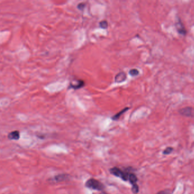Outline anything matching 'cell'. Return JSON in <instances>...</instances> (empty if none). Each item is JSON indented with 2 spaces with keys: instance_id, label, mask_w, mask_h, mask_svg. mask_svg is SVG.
Instances as JSON below:
<instances>
[{
  "instance_id": "1",
  "label": "cell",
  "mask_w": 194,
  "mask_h": 194,
  "mask_svg": "<svg viewBox=\"0 0 194 194\" xmlns=\"http://www.w3.org/2000/svg\"><path fill=\"white\" fill-rule=\"evenodd\" d=\"M85 187L97 191H102L105 188L104 184L101 182L94 178H91L86 182Z\"/></svg>"
},
{
  "instance_id": "2",
  "label": "cell",
  "mask_w": 194,
  "mask_h": 194,
  "mask_svg": "<svg viewBox=\"0 0 194 194\" xmlns=\"http://www.w3.org/2000/svg\"><path fill=\"white\" fill-rule=\"evenodd\" d=\"M109 173L114 176L120 178L122 181H127L129 179V175L130 173L128 170H122L120 168L113 167L109 169Z\"/></svg>"
},
{
  "instance_id": "3",
  "label": "cell",
  "mask_w": 194,
  "mask_h": 194,
  "mask_svg": "<svg viewBox=\"0 0 194 194\" xmlns=\"http://www.w3.org/2000/svg\"><path fill=\"white\" fill-rule=\"evenodd\" d=\"M179 114L188 117H194V108L191 107H186L182 108L179 110Z\"/></svg>"
},
{
  "instance_id": "4",
  "label": "cell",
  "mask_w": 194,
  "mask_h": 194,
  "mask_svg": "<svg viewBox=\"0 0 194 194\" xmlns=\"http://www.w3.org/2000/svg\"><path fill=\"white\" fill-rule=\"evenodd\" d=\"M175 25L177 32L179 34L183 36H185L187 34V30L186 29V27L182 22L180 18H178V20L176 22Z\"/></svg>"
},
{
  "instance_id": "5",
  "label": "cell",
  "mask_w": 194,
  "mask_h": 194,
  "mask_svg": "<svg viewBox=\"0 0 194 194\" xmlns=\"http://www.w3.org/2000/svg\"><path fill=\"white\" fill-rule=\"evenodd\" d=\"M70 175L67 174H58L51 178L50 181H52L54 183H60L64 181H68L70 178Z\"/></svg>"
},
{
  "instance_id": "6",
  "label": "cell",
  "mask_w": 194,
  "mask_h": 194,
  "mask_svg": "<svg viewBox=\"0 0 194 194\" xmlns=\"http://www.w3.org/2000/svg\"><path fill=\"white\" fill-rule=\"evenodd\" d=\"M85 85L84 81L82 80H78L76 81H73L70 83L69 88H73L74 89H78L82 87H84Z\"/></svg>"
},
{
  "instance_id": "7",
  "label": "cell",
  "mask_w": 194,
  "mask_h": 194,
  "mask_svg": "<svg viewBox=\"0 0 194 194\" xmlns=\"http://www.w3.org/2000/svg\"><path fill=\"white\" fill-rule=\"evenodd\" d=\"M127 74L124 72H120L117 74L114 78V81L117 83H121L127 80Z\"/></svg>"
},
{
  "instance_id": "8",
  "label": "cell",
  "mask_w": 194,
  "mask_h": 194,
  "mask_svg": "<svg viewBox=\"0 0 194 194\" xmlns=\"http://www.w3.org/2000/svg\"><path fill=\"white\" fill-rule=\"evenodd\" d=\"M20 138V133L18 130L11 132L7 135V138L10 140H18Z\"/></svg>"
},
{
  "instance_id": "9",
  "label": "cell",
  "mask_w": 194,
  "mask_h": 194,
  "mask_svg": "<svg viewBox=\"0 0 194 194\" xmlns=\"http://www.w3.org/2000/svg\"><path fill=\"white\" fill-rule=\"evenodd\" d=\"M129 108L127 107L125 108L124 109H123L122 110H121L120 112H119V113H117V114H116L114 116H113L112 117V119L114 121L118 120L120 118L121 116L124 113H125L127 111L129 110Z\"/></svg>"
},
{
  "instance_id": "10",
  "label": "cell",
  "mask_w": 194,
  "mask_h": 194,
  "mask_svg": "<svg viewBox=\"0 0 194 194\" xmlns=\"http://www.w3.org/2000/svg\"><path fill=\"white\" fill-rule=\"evenodd\" d=\"M128 181H129V182L132 184H137V182L138 181V178L137 176H136L135 174L132 173H130L129 175V179Z\"/></svg>"
},
{
  "instance_id": "11",
  "label": "cell",
  "mask_w": 194,
  "mask_h": 194,
  "mask_svg": "<svg viewBox=\"0 0 194 194\" xmlns=\"http://www.w3.org/2000/svg\"><path fill=\"white\" fill-rule=\"evenodd\" d=\"M99 26L101 29H106L108 27V23L107 20H102L99 22Z\"/></svg>"
},
{
  "instance_id": "12",
  "label": "cell",
  "mask_w": 194,
  "mask_h": 194,
  "mask_svg": "<svg viewBox=\"0 0 194 194\" xmlns=\"http://www.w3.org/2000/svg\"><path fill=\"white\" fill-rule=\"evenodd\" d=\"M129 74L132 76H137V75H139V71L137 70V69H135V68H134V69H131L129 72Z\"/></svg>"
},
{
  "instance_id": "13",
  "label": "cell",
  "mask_w": 194,
  "mask_h": 194,
  "mask_svg": "<svg viewBox=\"0 0 194 194\" xmlns=\"http://www.w3.org/2000/svg\"><path fill=\"white\" fill-rule=\"evenodd\" d=\"M132 191L134 194H137L139 192V186H138L137 184H135L132 185Z\"/></svg>"
},
{
  "instance_id": "14",
  "label": "cell",
  "mask_w": 194,
  "mask_h": 194,
  "mask_svg": "<svg viewBox=\"0 0 194 194\" xmlns=\"http://www.w3.org/2000/svg\"><path fill=\"white\" fill-rule=\"evenodd\" d=\"M174 150V149L171 147H168L165 149V150L163 152V154L164 155H168L172 153V152Z\"/></svg>"
},
{
  "instance_id": "15",
  "label": "cell",
  "mask_w": 194,
  "mask_h": 194,
  "mask_svg": "<svg viewBox=\"0 0 194 194\" xmlns=\"http://www.w3.org/2000/svg\"><path fill=\"white\" fill-rule=\"evenodd\" d=\"M173 191H171L170 189H165L160 191L157 194H172Z\"/></svg>"
},
{
  "instance_id": "16",
  "label": "cell",
  "mask_w": 194,
  "mask_h": 194,
  "mask_svg": "<svg viewBox=\"0 0 194 194\" xmlns=\"http://www.w3.org/2000/svg\"><path fill=\"white\" fill-rule=\"evenodd\" d=\"M85 7H86V4H85L84 3H80V4H78V5L77 7H78L79 10H83V9H84Z\"/></svg>"
}]
</instances>
